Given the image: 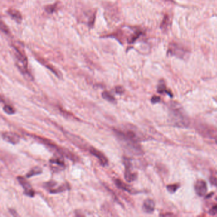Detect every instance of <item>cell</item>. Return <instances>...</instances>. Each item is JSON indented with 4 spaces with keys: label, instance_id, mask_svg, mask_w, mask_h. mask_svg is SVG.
Wrapping results in <instances>:
<instances>
[{
    "label": "cell",
    "instance_id": "obj_20",
    "mask_svg": "<svg viewBox=\"0 0 217 217\" xmlns=\"http://www.w3.org/2000/svg\"><path fill=\"white\" fill-rule=\"evenodd\" d=\"M180 187V185L178 184H172V185H169L167 186V190L169 191L170 193L173 194L175 193L177 190Z\"/></svg>",
    "mask_w": 217,
    "mask_h": 217
},
{
    "label": "cell",
    "instance_id": "obj_9",
    "mask_svg": "<svg viewBox=\"0 0 217 217\" xmlns=\"http://www.w3.org/2000/svg\"><path fill=\"white\" fill-rule=\"evenodd\" d=\"M89 152L93 155L94 156H95L96 158L99 160L100 164L103 166H106L108 165V160L106 157V156L102 154V152L98 150H97L96 148L93 147V146H90L89 148Z\"/></svg>",
    "mask_w": 217,
    "mask_h": 217
},
{
    "label": "cell",
    "instance_id": "obj_5",
    "mask_svg": "<svg viewBox=\"0 0 217 217\" xmlns=\"http://www.w3.org/2000/svg\"><path fill=\"white\" fill-rule=\"evenodd\" d=\"M124 163L125 165L124 178L127 182H132L137 179L138 175L136 172L133 171V166L131 161L129 159H124Z\"/></svg>",
    "mask_w": 217,
    "mask_h": 217
},
{
    "label": "cell",
    "instance_id": "obj_25",
    "mask_svg": "<svg viewBox=\"0 0 217 217\" xmlns=\"http://www.w3.org/2000/svg\"><path fill=\"white\" fill-rule=\"evenodd\" d=\"M210 182L217 187V176H211L209 178Z\"/></svg>",
    "mask_w": 217,
    "mask_h": 217
},
{
    "label": "cell",
    "instance_id": "obj_14",
    "mask_svg": "<svg viewBox=\"0 0 217 217\" xmlns=\"http://www.w3.org/2000/svg\"><path fill=\"white\" fill-rule=\"evenodd\" d=\"M157 92H158V93H159V94L166 93L167 94H169L170 96L173 97L171 93H170V92H168L166 90V87L165 83L163 80H160L159 82L158 86H157Z\"/></svg>",
    "mask_w": 217,
    "mask_h": 217
},
{
    "label": "cell",
    "instance_id": "obj_18",
    "mask_svg": "<svg viewBox=\"0 0 217 217\" xmlns=\"http://www.w3.org/2000/svg\"><path fill=\"white\" fill-rule=\"evenodd\" d=\"M170 19L169 16L167 15H165L163 20L162 22V24H160V28L163 31H167L168 28L170 27Z\"/></svg>",
    "mask_w": 217,
    "mask_h": 217
},
{
    "label": "cell",
    "instance_id": "obj_7",
    "mask_svg": "<svg viewBox=\"0 0 217 217\" xmlns=\"http://www.w3.org/2000/svg\"><path fill=\"white\" fill-rule=\"evenodd\" d=\"M17 180L20 183V185L24 188V194L31 197H34L35 193L29 182L27 181L26 179L23 176H18Z\"/></svg>",
    "mask_w": 217,
    "mask_h": 217
},
{
    "label": "cell",
    "instance_id": "obj_13",
    "mask_svg": "<svg viewBox=\"0 0 217 217\" xmlns=\"http://www.w3.org/2000/svg\"><path fill=\"white\" fill-rule=\"evenodd\" d=\"M115 183L118 188L122 189L123 191H126L131 194H134V191L133 190V188H132L129 185H127L126 183L122 182L121 180H119V179H116V180H115Z\"/></svg>",
    "mask_w": 217,
    "mask_h": 217
},
{
    "label": "cell",
    "instance_id": "obj_24",
    "mask_svg": "<svg viewBox=\"0 0 217 217\" xmlns=\"http://www.w3.org/2000/svg\"><path fill=\"white\" fill-rule=\"evenodd\" d=\"M56 5H50V6H48L45 8V10L48 13H52L53 12H54V10L56 9Z\"/></svg>",
    "mask_w": 217,
    "mask_h": 217
},
{
    "label": "cell",
    "instance_id": "obj_15",
    "mask_svg": "<svg viewBox=\"0 0 217 217\" xmlns=\"http://www.w3.org/2000/svg\"><path fill=\"white\" fill-rule=\"evenodd\" d=\"M42 173V169L40 167L38 166H36L32 169L27 173L26 175V177L27 178H30L35 175H40Z\"/></svg>",
    "mask_w": 217,
    "mask_h": 217
},
{
    "label": "cell",
    "instance_id": "obj_11",
    "mask_svg": "<svg viewBox=\"0 0 217 217\" xmlns=\"http://www.w3.org/2000/svg\"><path fill=\"white\" fill-rule=\"evenodd\" d=\"M155 204L154 200L150 199H146L143 205V209L146 213H151L155 210Z\"/></svg>",
    "mask_w": 217,
    "mask_h": 217
},
{
    "label": "cell",
    "instance_id": "obj_27",
    "mask_svg": "<svg viewBox=\"0 0 217 217\" xmlns=\"http://www.w3.org/2000/svg\"><path fill=\"white\" fill-rule=\"evenodd\" d=\"M10 213L12 214L13 216H19L17 213H16V211L12 209H10Z\"/></svg>",
    "mask_w": 217,
    "mask_h": 217
},
{
    "label": "cell",
    "instance_id": "obj_8",
    "mask_svg": "<svg viewBox=\"0 0 217 217\" xmlns=\"http://www.w3.org/2000/svg\"><path fill=\"white\" fill-rule=\"evenodd\" d=\"M194 188L197 195L200 197L204 196L207 193V184L203 180H197L196 183H195Z\"/></svg>",
    "mask_w": 217,
    "mask_h": 217
},
{
    "label": "cell",
    "instance_id": "obj_17",
    "mask_svg": "<svg viewBox=\"0 0 217 217\" xmlns=\"http://www.w3.org/2000/svg\"><path fill=\"white\" fill-rule=\"evenodd\" d=\"M101 96L102 97V98L108 101L112 102V103H115L116 102V99L115 98V97H114L111 93H110L109 92L104 91L103 93H102Z\"/></svg>",
    "mask_w": 217,
    "mask_h": 217
},
{
    "label": "cell",
    "instance_id": "obj_19",
    "mask_svg": "<svg viewBox=\"0 0 217 217\" xmlns=\"http://www.w3.org/2000/svg\"><path fill=\"white\" fill-rule=\"evenodd\" d=\"M3 110L8 115H13L15 113L14 108L10 105H5L3 108Z\"/></svg>",
    "mask_w": 217,
    "mask_h": 217
},
{
    "label": "cell",
    "instance_id": "obj_12",
    "mask_svg": "<svg viewBox=\"0 0 217 217\" xmlns=\"http://www.w3.org/2000/svg\"><path fill=\"white\" fill-rule=\"evenodd\" d=\"M7 13L10 15V17L14 19L15 22H17V23H21L23 18H22V15L18 10L14 9H10L7 11Z\"/></svg>",
    "mask_w": 217,
    "mask_h": 217
},
{
    "label": "cell",
    "instance_id": "obj_2",
    "mask_svg": "<svg viewBox=\"0 0 217 217\" xmlns=\"http://www.w3.org/2000/svg\"><path fill=\"white\" fill-rule=\"evenodd\" d=\"M12 47L14 50V56L16 59V66H17L20 72L27 78L32 80V78L28 69V61H27V58L24 50L22 49L21 47L16 45H13Z\"/></svg>",
    "mask_w": 217,
    "mask_h": 217
},
{
    "label": "cell",
    "instance_id": "obj_16",
    "mask_svg": "<svg viewBox=\"0 0 217 217\" xmlns=\"http://www.w3.org/2000/svg\"><path fill=\"white\" fill-rule=\"evenodd\" d=\"M69 189V185L68 183H64L61 186L57 187V188H53L50 190V192L52 194H57L59 192H63L64 191H66L67 190Z\"/></svg>",
    "mask_w": 217,
    "mask_h": 217
},
{
    "label": "cell",
    "instance_id": "obj_4",
    "mask_svg": "<svg viewBox=\"0 0 217 217\" xmlns=\"http://www.w3.org/2000/svg\"><path fill=\"white\" fill-rule=\"evenodd\" d=\"M197 131L203 136L215 139L217 143V129L207 124H199L197 127Z\"/></svg>",
    "mask_w": 217,
    "mask_h": 217
},
{
    "label": "cell",
    "instance_id": "obj_1",
    "mask_svg": "<svg viewBox=\"0 0 217 217\" xmlns=\"http://www.w3.org/2000/svg\"><path fill=\"white\" fill-rule=\"evenodd\" d=\"M170 117L171 122L175 126L186 128L190 124L189 118L181 106L177 102H172L170 106Z\"/></svg>",
    "mask_w": 217,
    "mask_h": 217
},
{
    "label": "cell",
    "instance_id": "obj_6",
    "mask_svg": "<svg viewBox=\"0 0 217 217\" xmlns=\"http://www.w3.org/2000/svg\"><path fill=\"white\" fill-rule=\"evenodd\" d=\"M50 167L54 172H59L66 168V165L61 156H56L49 160Z\"/></svg>",
    "mask_w": 217,
    "mask_h": 217
},
{
    "label": "cell",
    "instance_id": "obj_10",
    "mask_svg": "<svg viewBox=\"0 0 217 217\" xmlns=\"http://www.w3.org/2000/svg\"><path fill=\"white\" fill-rule=\"evenodd\" d=\"M2 137L5 142L12 145H16L20 142L19 136L12 132H4L2 134Z\"/></svg>",
    "mask_w": 217,
    "mask_h": 217
},
{
    "label": "cell",
    "instance_id": "obj_3",
    "mask_svg": "<svg viewBox=\"0 0 217 217\" xmlns=\"http://www.w3.org/2000/svg\"><path fill=\"white\" fill-rule=\"evenodd\" d=\"M167 53H170L171 56L185 59L186 57L188 56L189 51L181 45H179L176 43H172L169 46Z\"/></svg>",
    "mask_w": 217,
    "mask_h": 217
},
{
    "label": "cell",
    "instance_id": "obj_26",
    "mask_svg": "<svg viewBox=\"0 0 217 217\" xmlns=\"http://www.w3.org/2000/svg\"><path fill=\"white\" fill-rule=\"evenodd\" d=\"M209 213L211 215H215L217 213V204L214 206L211 209V210L209 211Z\"/></svg>",
    "mask_w": 217,
    "mask_h": 217
},
{
    "label": "cell",
    "instance_id": "obj_23",
    "mask_svg": "<svg viewBox=\"0 0 217 217\" xmlns=\"http://www.w3.org/2000/svg\"><path fill=\"white\" fill-rule=\"evenodd\" d=\"M160 100H161V99L160 97L157 96H154L152 97H151V103L156 104V103H158V102H159L160 101Z\"/></svg>",
    "mask_w": 217,
    "mask_h": 217
},
{
    "label": "cell",
    "instance_id": "obj_21",
    "mask_svg": "<svg viewBox=\"0 0 217 217\" xmlns=\"http://www.w3.org/2000/svg\"><path fill=\"white\" fill-rule=\"evenodd\" d=\"M115 89V93H116L117 94H119V95L122 94L124 93V91H125L124 87H122V86H117Z\"/></svg>",
    "mask_w": 217,
    "mask_h": 217
},
{
    "label": "cell",
    "instance_id": "obj_22",
    "mask_svg": "<svg viewBox=\"0 0 217 217\" xmlns=\"http://www.w3.org/2000/svg\"><path fill=\"white\" fill-rule=\"evenodd\" d=\"M57 185V183L54 181H50L47 183H45V187L47 188H49L51 189V188H53V187H55Z\"/></svg>",
    "mask_w": 217,
    "mask_h": 217
}]
</instances>
